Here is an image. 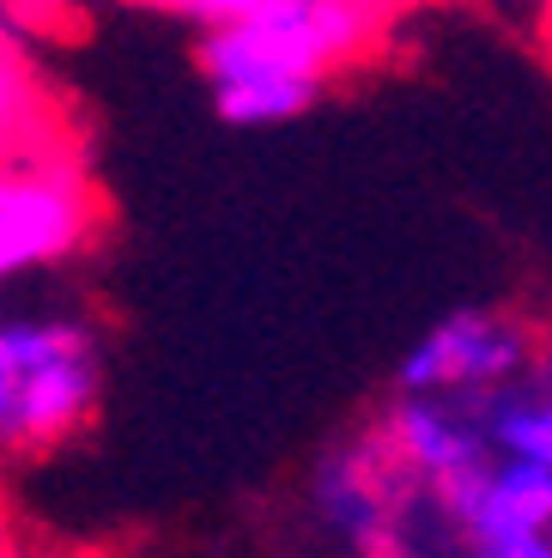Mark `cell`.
Masks as SVG:
<instances>
[{"instance_id":"1","label":"cell","mask_w":552,"mask_h":558,"mask_svg":"<svg viewBox=\"0 0 552 558\" xmlns=\"http://www.w3.org/2000/svg\"><path fill=\"white\" fill-rule=\"evenodd\" d=\"M395 25V0H249L194 37V68L231 128H279L340 73L371 68Z\"/></svg>"},{"instance_id":"2","label":"cell","mask_w":552,"mask_h":558,"mask_svg":"<svg viewBox=\"0 0 552 558\" xmlns=\"http://www.w3.org/2000/svg\"><path fill=\"white\" fill-rule=\"evenodd\" d=\"M104 328L73 304L0 298V468L68 449L104 407Z\"/></svg>"},{"instance_id":"3","label":"cell","mask_w":552,"mask_h":558,"mask_svg":"<svg viewBox=\"0 0 552 558\" xmlns=\"http://www.w3.org/2000/svg\"><path fill=\"white\" fill-rule=\"evenodd\" d=\"M97 231L104 195L73 128L0 153V298L73 267Z\"/></svg>"},{"instance_id":"4","label":"cell","mask_w":552,"mask_h":558,"mask_svg":"<svg viewBox=\"0 0 552 558\" xmlns=\"http://www.w3.org/2000/svg\"><path fill=\"white\" fill-rule=\"evenodd\" d=\"M528 364H540L535 322L516 316V310L468 304V310H449L443 322H431L425 335L407 347V359L395 364V395H449V401H468L480 389L523 377Z\"/></svg>"},{"instance_id":"5","label":"cell","mask_w":552,"mask_h":558,"mask_svg":"<svg viewBox=\"0 0 552 558\" xmlns=\"http://www.w3.org/2000/svg\"><path fill=\"white\" fill-rule=\"evenodd\" d=\"M419 498H425V492H419L413 480H407V468L388 456V444H383L376 425L371 432L340 437L316 468L322 517H328V529L364 558H395V546H400V534H407V522H413Z\"/></svg>"},{"instance_id":"6","label":"cell","mask_w":552,"mask_h":558,"mask_svg":"<svg viewBox=\"0 0 552 558\" xmlns=\"http://www.w3.org/2000/svg\"><path fill=\"white\" fill-rule=\"evenodd\" d=\"M388 456L407 468L419 492H437L449 480L473 474L485 461V444L468 418V401H449V395H395L383 418H376Z\"/></svg>"},{"instance_id":"7","label":"cell","mask_w":552,"mask_h":558,"mask_svg":"<svg viewBox=\"0 0 552 558\" xmlns=\"http://www.w3.org/2000/svg\"><path fill=\"white\" fill-rule=\"evenodd\" d=\"M468 418L480 432L485 456L497 461H547L552 468V395H547V359L528 364L523 377L497 389L468 395Z\"/></svg>"},{"instance_id":"8","label":"cell","mask_w":552,"mask_h":558,"mask_svg":"<svg viewBox=\"0 0 552 558\" xmlns=\"http://www.w3.org/2000/svg\"><path fill=\"white\" fill-rule=\"evenodd\" d=\"M61 128H73L68 104H61V92L49 85L43 61L31 56L25 31L0 13V153L31 146V140H43V134H61Z\"/></svg>"},{"instance_id":"9","label":"cell","mask_w":552,"mask_h":558,"mask_svg":"<svg viewBox=\"0 0 552 558\" xmlns=\"http://www.w3.org/2000/svg\"><path fill=\"white\" fill-rule=\"evenodd\" d=\"M104 7H128V13H158V19H177V25L207 31V25H219V19L243 13L249 0H104Z\"/></svg>"},{"instance_id":"10","label":"cell","mask_w":552,"mask_h":558,"mask_svg":"<svg viewBox=\"0 0 552 558\" xmlns=\"http://www.w3.org/2000/svg\"><path fill=\"white\" fill-rule=\"evenodd\" d=\"M0 558H43V553H25V546H13V541H0Z\"/></svg>"},{"instance_id":"11","label":"cell","mask_w":552,"mask_h":558,"mask_svg":"<svg viewBox=\"0 0 552 558\" xmlns=\"http://www.w3.org/2000/svg\"><path fill=\"white\" fill-rule=\"evenodd\" d=\"M395 7H400V13H407V7H413V0H395Z\"/></svg>"}]
</instances>
